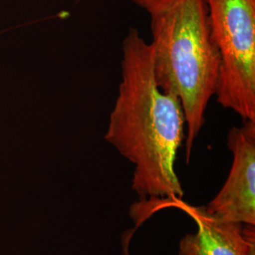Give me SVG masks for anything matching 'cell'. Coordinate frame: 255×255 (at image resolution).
Masks as SVG:
<instances>
[{
  "label": "cell",
  "instance_id": "obj_1",
  "mask_svg": "<svg viewBox=\"0 0 255 255\" xmlns=\"http://www.w3.org/2000/svg\"><path fill=\"white\" fill-rule=\"evenodd\" d=\"M185 126L181 101L155 82L149 44L136 28H129L105 140L134 165L131 189L142 200H182L175 164Z\"/></svg>",
  "mask_w": 255,
  "mask_h": 255
},
{
  "label": "cell",
  "instance_id": "obj_2",
  "mask_svg": "<svg viewBox=\"0 0 255 255\" xmlns=\"http://www.w3.org/2000/svg\"><path fill=\"white\" fill-rule=\"evenodd\" d=\"M150 17L155 82L162 91L181 101L187 128L184 147L188 164L219 82V55L211 35L206 3L172 0Z\"/></svg>",
  "mask_w": 255,
  "mask_h": 255
},
{
  "label": "cell",
  "instance_id": "obj_3",
  "mask_svg": "<svg viewBox=\"0 0 255 255\" xmlns=\"http://www.w3.org/2000/svg\"><path fill=\"white\" fill-rule=\"evenodd\" d=\"M219 55L217 101L255 121V0H205Z\"/></svg>",
  "mask_w": 255,
  "mask_h": 255
},
{
  "label": "cell",
  "instance_id": "obj_4",
  "mask_svg": "<svg viewBox=\"0 0 255 255\" xmlns=\"http://www.w3.org/2000/svg\"><path fill=\"white\" fill-rule=\"evenodd\" d=\"M227 145L233 153L228 178L204 207L217 219L255 226V121L232 128Z\"/></svg>",
  "mask_w": 255,
  "mask_h": 255
},
{
  "label": "cell",
  "instance_id": "obj_5",
  "mask_svg": "<svg viewBox=\"0 0 255 255\" xmlns=\"http://www.w3.org/2000/svg\"><path fill=\"white\" fill-rule=\"evenodd\" d=\"M147 201L154 202L155 206L146 212L171 207L182 210L195 221L198 231L182 237L179 255H255L254 225L217 219L209 215L204 206H193L179 199Z\"/></svg>",
  "mask_w": 255,
  "mask_h": 255
},
{
  "label": "cell",
  "instance_id": "obj_6",
  "mask_svg": "<svg viewBox=\"0 0 255 255\" xmlns=\"http://www.w3.org/2000/svg\"><path fill=\"white\" fill-rule=\"evenodd\" d=\"M141 8L146 9L149 15L165 9L172 0H130Z\"/></svg>",
  "mask_w": 255,
  "mask_h": 255
}]
</instances>
